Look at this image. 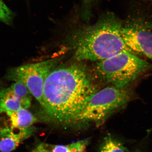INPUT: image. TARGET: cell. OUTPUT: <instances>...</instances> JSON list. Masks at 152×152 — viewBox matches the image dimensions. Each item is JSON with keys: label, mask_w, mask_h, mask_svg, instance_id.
Segmentation results:
<instances>
[{"label": "cell", "mask_w": 152, "mask_h": 152, "mask_svg": "<svg viewBox=\"0 0 152 152\" xmlns=\"http://www.w3.org/2000/svg\"><path fill=\"white\" fill-rule=\"evenodd\" d=\"M3 113L7 115V120L0 121V131L9 128H27L32 126L37 121V118L27 109L21 108L17 111Z\"/></svg>", "instance_id": "ba28073f"}, {"label": "cell", "mask_w": 152, "mask_h": 152, "mask_svg": "<svg viewBox=\"0 0 152 152\" xmlns=\"http://www.w3.org/2000/svg\"><path fill=\"white\" fill-rule=\"evenodd\" d=\"M132 96L131 91L126 88L106 87L90 98L81 111L69 124H102L114 112L127 104Z\"/></svg>", "instance_id": "277c9868"}, {"label": "cell", "mask_w": 152, "mask_h": 152, "mask_svg": "<svg viewBox=\"0 0 152 152\" xmlns=\"http://www.w3.org/2000/svg\"><path fill=\"white\" fill-rule=\"evenodd\" d=\"M96 0H81L82 18L84 20H88L91 17V10Z\"/></svg>", "instance_id": "5bb4252c"}, {"label": "cell", "mask_w": 152, "mask_h": 152, "mask_svg": "<svg viewBox=\"0 0 152 152\" xmlns=\"http://www.w3.org/2000/svg\"><path fill=\"white\" fill-rule=\"evenodd\" d=\"M89 143V139H86L66 145H45L50 152H85Z\"/></svg>", "instance_id": "30bf717a"}, {"label": "cell", "mask_w": 152, "mask_h": 152, "mask_svg": "<svg viewBox=\"0 0 152 152\" xmlns=\"http://www.w3.org/2000/svg\"><path fill=\"white\" fill-rule=\"evenodd\" d=\"M98 91L80 67L53 70L44 84L43 113L51 121L69 124Z\"/></svg>", "instance_id": "6da1fadb"}, {"label": "cell", "mask_w": 152, "mask_h": 152, "mask_svg": "<svg viewBox=\"0 0 152 152\" xmlns=\"http://www.w3.org/2000/svg\"><path fill=\"white\" fill-rule=\"evenodd\" d=\"M58 62L53 59L12 68L8 72L6 78L24 84L42 107L45 82Z\"/></svg>", "instance_id": "5b68a950"}, {"label": "cell", "mask_w": 152, "mask_h": 152, "mask_svg": "<svg viewBox=\"0 0 152 152\" xmlns=\"http://www.w3.org/2000/svg\"><path fill=\"white\" fill-rule=\"evenodd\" d=\"M123 26L114 14L108 13L94 24L74 29L69 34L68 40L75 58L97 62L122 52L133 53L123 39Z\"/></svg>", "instance_id": "7a4b0ae2"}, {"label": "cell", "mask_w": 152, "mask_h": 152, "mask_svg": "<svg viewBox=\"0 0 152 152\" xmlns=\"http://www.w3.org/2000/svg\"><path fill=\"white\" fill-rule=\"evenodd\" d=\"M146 1L150 2L152 3V0H146Z\"/></svg>", "instance_id": "2e32d148"}, {"label": "cell", "mask_w": 152, "mask_h": 152, "mask_svg": "<svg viewBox=\"0 0 152 152\" xmlns=\"http://www.w3.org/2000/svg\"><path fill=\"white\" fill-rule=\"evenodd\" d=\"M99 152H128V151L121 143L108 134L104 139Z\"/></svg>", "instance_id": "8fae6325"}, {"label": "cell", "mask_w": 152, "mask_h": 152, "mask_svg": "<svg viewBox=\"0 0 152 152\" xmlns=\"http://www.w3.org/2000/svg\"><path fill=\"white\" fill-rule=\"evenodd\" d=\"M24 108L20 101L11 98H0V113L15 112Z\"/></svg>", "instance_id": "7c38bea8"}, {"label": "cell", "mask_w": 152, "mask_h": 152, "mask_svg": "<svg viewBox=\"0 0 152 152\" xmlns=\"http://www.w3.org/2000/svg\"><path fill=\"white\" fill-rule=\"evenodd\" d=\"M32 152H50L45 146V143L39 144L33 150Z\"/></svg>", "instance_id": "9a60e30c"}, {"label": "cell", "mask_w": 152, "mask_h": 152, "mask_svg": "<svg viewBox=\"0 0 152 152\" xmlns=\"http://www.w3.org/2000/svg\"><path fill=\"white\" fill-rule=\"evenodd\" d=\"M32 96L27 87L20 82H15L9 88L0 90V98H13L20 101L25 109L31 106Z\"/></svg>", "instance_id": "9c48e42d"}, {"label": "cell", "mask_w": 152, "mask_h": 152, "mask_svg": "<svg viewBox=\"0 0 152 152\" xmlns=\"http://www.w3.org/2000/svg\"><path fill=\"white\" fill-rule=\"evenodd\" d=\"M134 53L124 52L96 63L95 71L99 77L113 86L126 88L152 68L149 63Z\"/></svg>", "instance_id": "3957f363"}, {"label": "cell", "mask_w": 152, "mask_h": 152, "mask_svg": "<svg viewBox=\"0 0 152 152\" xmlns=\"http://www.w3.org/2000/svg\"><path fill=\"white\" fill-rule=\"evenodd\" d=\"M34 126L24 128H9L0 131V152H11L34 132Z\"/></svg>", "instance_id": "52a82bcc"}, {"label": "cell", "mask_w": 152, "mask_h": 152, "mask_svg": "<svg viewBox=\"0 0 152 152\" xmlns=\"http://www.w3.org/2000/svg\"><path fill=\"white\" fill-rule=\"evenodd\" d=\"M14 14L3 0H0V22L10 24L13 20Z\"/></svg>", "instance_id": "4fadbf2b"}, {"label": "cell", "mask_w": 152, "mask_h": 152, "mask_svg": "<svg viewBox=\"0 0 152 152\" xmlns=\"http://www.w3.org/2000/svg\"><path fill=\"white\" fill-rule=\"evenodd\" d=\"M122 34L131 51L144 55L152 61V28L140 22H130L123 24Z\"/></svg>", "instance_id": "8992f818"}]
</instances>
